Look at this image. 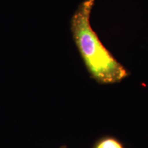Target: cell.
Listing matches in <instances>:
<instances>
[{"label":"cell","mask_w":148,"mask_h":148,"mask_svg":"<svg viewBox=\"0 0 148 148\" xmlns=\"http://www.w3.org/2000/svg\"><path fill=\"white\" fill-rule=\"evenodd\" d=\"M95 0L79 3L71 19V32L86 69L101 84H115L129 75V71L103 45L92 28L90 15Z\"/></svg>","instance_id":"cell-1"},{"label":"cell","mask_w":148,"mask_h":148,"mask_svg":"<svg viewBox=\"0 0 148 148\" xmlns=\"http://www.w3.org/2000/svg\"><path fill=\"white\" fill-rule=\"evenodd\" d=\"M95 148H123L122 144L112 138H106L99 141Z\"/></svg>","instance_id":"cell-2"},{"label":"cell","mask_w":148,"mask_h":148,"mask_svg":"<svg viewBox=\"0 0 148 148\" xmlns=\"http://www.w3.org/2000/svg\"><path fill=\"white\" fill-rule=\"evenodd\" d=\"M60 148H67V147H66V146H61Z\"/></svg>","instance_id":"cell-3"}]
</instances>
